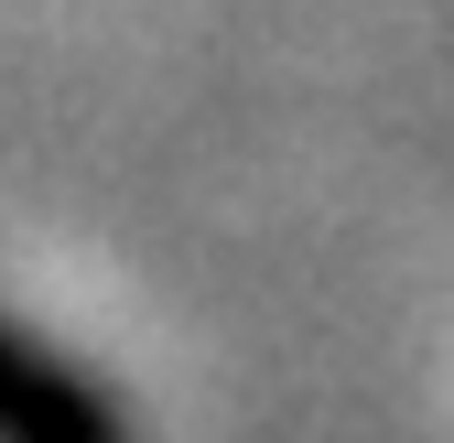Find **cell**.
<instances>
[{"label":"cell","mask_w":454,"mask_h":443,"mask_svg":"<svg viewBox=\"0 0 454 443\" xmlns=\"http://www.w3.org/2000/svg\"><path fill=\"white\" fill-rule=\"evenodd\" d=\"M0 443H141L120 378L0 303Z\"/></svg>","instance_id":"6da1fadb"}]
</instances>
